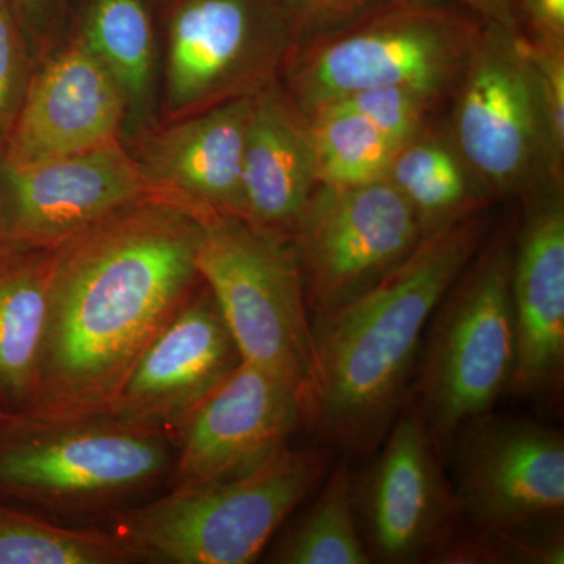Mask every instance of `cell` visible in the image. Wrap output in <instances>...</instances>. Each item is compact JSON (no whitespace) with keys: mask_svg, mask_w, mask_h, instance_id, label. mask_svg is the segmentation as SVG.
<instances>
[{"mask_svg":"<svg viewBox=\"0 0 564 564\" xmlns=\"http://www.w3.org/2000/svg\"><path fill=\"white\" fill-rule=\"evenodd\" d=\"M10 6V0H0V11Z\"/></svg>","mask_w":564,"mask_h":564,"instance_id":"cell-35","label":"cell"},{"mask_svg":"<svg viewBox=\"0 0 564 564\" xmlns=\"http://www.w3.org/2000/svg\"><path fill=\"white\" fill-rule=\"evenodd\" d=\"M165 31L163 122L258 95L296 47L280 0H172Z\"/></svg>","mask_w":564,"mask_h":564,"instance_id":"cell-8","label":"cell"},{"mask_svg":"<svg viewBox=\"0 0 564 564\" xmlns=\"http://www.w3.org/2000/svg\"><path fill=\"white\" fill-rule=\"evenodd\" d=\"M33 70V52L11 6L0 11V140L20 110Z\"/></svg>","mask_w":564,"mask_h":564,"instance_id":"cell-28","label":"cell"},{"mask_svg":"<svg viewBox=\"0 0 564 564\" xmlns=\"http://www.w3.org/2000/svg\"><path fill=\"white\" fill-rule=\"evenodd\" d=\"M514 9L527 39L564 46V0H514Z\"/></svg>","mask_w":564,"mask_h":564,"instance_id":"cell-30","label":"cell"},{"mask_svg":"<svg viewBox=\"0 0 564 564\" xmlns=\"http://www.w3.org/2000/svg\"><path fill=\"white\" fill-rule=\"evenodd\" d=\"M393 2L397 0H280L296 47L340 31Z\"/></svg>","mask_w":564,"mask_h":564,"instance_id":"cell-29","label":"cell"},{"mask_svg":"<svg viewBox=\"0 0 564 564\" xmlns=\"http://www.w3.org/2000/svg\"><path fill=\"white\" fill-rule=\"evenodd\" d=\"M492 226L486 209L430 234L369 292L313 315L317 384L307 425L323 441L350 454L383 443L410 395L434 310Z\"/></svg>","mask_w":564,"mask_h":564,"instance_id":"cell-2","label":"cell"},{"mask_svg":"<svg viewBox=\"0 0 564 564\" xmlns=\"http://www.w3.org/2000/svg\"><path fill=\"white\" fill-rule=\"evenodd\" d=\"M514 220L492 226L426 326L413 397L445 454L467 423L491 413L516 367L511 299Z\"/></svg>","mask_w":564,"mask_h":564,"instance_id":"cell-3","label":"cell"},{"mask_svg":"<svg viewBox=\"0 0 564 564\" xmlns=\"http://www.w3.org/2000/svg\"><path fill=\"white\" fill-rule=\"evenodd\" d=\"M564 185L544 182L522 196L516 221L511 299L516 367L510 391L540 399L564 373Z\"/></svg>","mask_w":564,"mask_h":564,"instance_id":"cell-16","label":"cell"},{"mask_svg":"<svg viewBox=\"0 0 564 564\" xmlns=\"http://www.w3.org/2000/svg\"><path fill=\"white\" fill-rule=\"evenodd\" d=\"M106 417L22 426L20 437H3L0 489L52 503L93 502L150 484L172 466L158 426Z\"/></svg>","mask_w":564,"mask_h":564,"instance_id":"cell-11","label":"cell"},{"mask_svg":"<svg viewBox=\"0 0 564 564\" xmlns=\"http://www.w3.org/2000/svg\"><path fill=\"white\" fill-rule=\"evenodd\" d=\"M443 456L410 393L386 433L383 451L359 491L355 488L372 562L433 560L458 534L463 516Z\"/></svg>","mask_w":564,"mask_h":564,"instance_id":"cell-12","label":"cell"},{"mask_svg":"<svg viewBox=\"0 0 564 564\" xmlns=\"http://www.w3.org/2000/svg\"><path fill=\"white\" fill-rule=\"evenodd\" d=\"M485 21L448 0H397L293 51L281 85L304 118L373 88L451 96Z\"/></svg>","mask_w":564,"mask_h":564,"instance_id":"cell-4","label":"cell"},{"mask_svg":"<svg viewBox=\"0 0 564 564\" xmlns=\"http://www.w3.org/2000/svg\"><path fill=\"white\" fill-rule=\"evenodd\" d=\"M203 218L147 196L54 248L39 388L22 425L102 417L144 348L191 299Z\"/></svg>","mask_w":564,"mask_h":564,"instance_id":"cell-1","label":"cell"},{"mask_svg":"<svg viewBox=\"0 0 564 564\" xmlns=\"http://www.w3.org/2000/svg\"><path fill=\"white\" fill-rule=\"evenodd\" d=\"M423 237L413 207L388 177L355 187L318 184L291 240L310 310L328 313L369 292Z\"/></svg>","mask_w":564,"mask_h":564,"instance_id":"cell-9","label":"cell"},{"mask_svg":"<svg viewBox=\"0 0 564 564\" xmlns=\"http://www.w3.org/2000/svg\"><path fill=\"white\" fill-rule=\"evenodd\" d=\"M196 267L242 361L299 389L310 417L317 384L313 317L291 245L239 218L209 215L203 218Z\"/></svg>","mask_w":564,"mask_h":564,"instance_id":"cell-6","label":"cell"},{"mask_svg":"<svg viewBox=\"0 0 564 564\" xmlns=\"http://www.w3.org/2000/svg\"><path fill=\"white\" fill-rule=\"evenodd\" d=\"M128 118L120 84L76 36L33 65L20 110L0 140V165L24 169L113 143Z\"/></svg>","mask_w":564,"mask_h":564,"instance_id":"cell-14","label":"cell"},{"mask_svg":"<svg viewBox=\"0 0 564 564\" xmlns=\"http://www.w3.org/2000/svg\"><path fill=\"white\" fill-rule=\"evenodd\" d=\"M329 467L328 448L284 447L232 477L174 489L129 514L121 536L139 558L154 562L251 563Z\"/></svg>","mask_w":564,"mask_h":564,"instance_id":"cell-5","label":"cell"},{"mask_svg":"<svg viewBox=\"0 0 564 564\" xmlns=\"http://www.w3.org/2000/svg\"><path fill=\"white\" fill-rule=\"evenodd\" d=\"M306 121L317 182L328 187H355L383 180L403 144L339 104L318 110Z\"/></svg>","mask_w":564,"mask_h":564,"instance_id":"cell-24","label":"cell"},{"mask_svg":"<svg viewBox=\"0 0 564 564\" xmlns=\"http://www.w3.org/2000/svg\"><path fill=\"white\" fill-rule=\"evenodd\" d=\"M13 242L54 250L121 207L151 196L135 158L121 141L52 161L0 165Z\"/></svg>","mask_w":564,"mask_h":564,"instance_id":"cell-15","label":"cell"},{"mask_svg":"<svg viewBox=\"0 0 564 564\" xmlns=\"http://www.w3.org/2000/svg\"><path fill=\"white\" fill-rule=\"evenodd\" d=\"M447 451L459 511L478 532H543L562 522L564 440L558 430L489 413L463 426Z\"/></svg>","mask_w":564,"mask_h":564,"instance_id":"cell-10","label":"cell"},{"mask_svg":"<svg viewBox=\"0 0 564 564\" xmlns=\"http://www.w3.org/2000/svg\"><path fill=\"white\" fill-rule=\"evenodd\" d=\"M252 98L163 122L140 140L132 155L152 195L181 204L199 218L225 215L242 220L245 133Z\"/></svg>","mask_w":564,"mask_h":564,"instance_id":"cell-18","label":"cell"},{"mask_svg":"<svg viewBox=\"0 0 564 564\" xmlns=\"http://www.w3.org/2000/svg\"><path fill=\"white\" fill-rule=\"evenodd\" d=\"M18 429V423L0 411V441Z\"/></svg>","mask_w":564,"mask_h":564,"instance_id":"cell-34","label":"cell"},{"mask_svg":"<svg viewBox=\"0 0 564 564\" xmlns=\"http://www.w3.org/2000/svg\"><path fill=\"white\" fill-rule=\"evenodd\" d=\"M76 36L120 84L129 115L143 113L155 68L150 0H87Z\"/></svg>","mask_w":564,"mask_h":564,"instance_id":"cell-22","label":"cell"},{"mask_svg":"<svg viewBox=\"0 0 564 564\" xmlns=\"http://www.w3.org/2000/svg\"><path fill=\"white\" fill-rule=\"evenodd\" d=\"M242 362L214 296L188 299L144 348L104 415L177 423Z\"/></svg>","mask_w":564,"mask_h":564,"instance_id":"cell-17","label":"cell"},{"mask_svg":"<svg viewBox=\"0 0 564 564\" xmlns=\"http://www.w3.org/2000/svg\"><path fill=\"white\" fill-rule=\"evenodd\" d=\"M135 558L121 534L68 529L0 507V564H120Z\"/></svg>","mask_w":564,"mask_h":564,"instance_id":"cell-25","label":"cell"},{"mask_svg":"<svg viewBox=\"0 0 564 564\" xmlns=\"http://www.w3.org/2000/svg\"><path fill=\"white\" fill-rule=\"evenodd\" d=\"M448 2L459 3L486 22H496L510 31H521L516 17L514 0H448Z\"/></svg>","mask_w":564,"mask_h":564,"instance_id":"cell-32","label":"cell"},{"mask_svg":"<svg viewBox=\"0 0 564 564\" xmlns=\"http://www.w3.org/2000/svg\"><path fill=\"white\" fill-rule=\"evenodd\" d=\"M54 250L0 261V411L24 422L39 388L51 315Z\"/></svg>","mask_w":564,"mask_h":564,"instance_id":"cell-20","label":"cell"},{"mask_svg":"<svg viewBox=\"0 0 564 564\" xmlns=\"http://www.w3.org/2000/svg\"><path fill=\"white\" fill-rule=\"evenodd\" d=\"M447 99L448 96L426 90V88L395 85V87L355 93L333 104H339L362 115L386 135L399 143H404L426 126L432 124L437 109Z\"/></svg>","mask_w":564,"mask_h":564,"instance_id":"cell-26","label":"cell"},{"mask_svg":"<svg viewBox=\"0 0 564 564\" xmlns=\"http://www.w3.org/2000/svg\"><path fill=\"white\" fill-rule=\"evenodd\" d=\"M317 499L274 551L284 564H369L358 527L355 485L345 463L329 467Z\"/></svg>","mask_w":564,"mask_h":564,"instance_id":"cell-23","label":"cell"},{"mask_svg":"<svg viewBox=\"0 0 564 564\" xmlns=\"http://www.w3.org/2000/svg\"><path fill=\"white\" fill-rule=\"evenodd\" d=\"M448 99V139L492 202L555 182L524 33L485 21Z\"/></svg>","mask_w":564,"mask_h":564,"instance_id":"cell-7","label":"cell"},{"mask_svg":"<svg viewBox=\"0 0 564 564\" xmlns=\"http://www.w3.org/2000/svg\"><path fill=\"white\" fill-rule=\"evenodd\" d=\"M525 47L540 91L552 180L564 184V46L525 36Z\"/></svg>","mask_w":564,"mask_h":564,"instance_id":"cell-27","label":"cell"},{"mask_svg":"<svg viewBox=\"0 0 564 564\" xmlns=\"http://www.w3.org/2000/svg\"><path fill=\"white\" fill-rule=\"evenodd\" d=\"M174 489L232 477L288 447L307 425L299 389L250 362H240L182 419Z\"/></svg>","mask_w":564,"mask_h":564,"instance_id":"cell-13","label":"cell"},{"mask_svg":"<svg viewBox=\"0 0 564 564\" xmlns=\"http://www.w3.org/2000/svg\"><path fill=\"white\" fill-rule=\"evenodd\" d=\"M310 124L281 82L252 98L245 133L242 221L291 245L296 223L317 187Z\"/></svg>","mask_w":564,"mask_h":564,"instance_id":"cell-19","label":"cell"},{"mask_svg":"<svg viewBox=\"0 0 564 564\" xmlns=\"http://www.w3.org/2000/svg\"><path fill=\"white\" fill-rule=\"evenodd\" d=\"M20 251L11 237L9 210H7L6 191H3L2 177H0V261L9 258L13 252Z\"/></svg>","mask_w":564,"mask_h":564,"instance_id":"cell-33","label":"cell"},{"mask_svg":"<svg viewBox=\"0 0 564 564\" xmlns=\"http://www.w3.org/2000/svg\"><path fill=\"white\" fill-rule=\"evenodd\" d=\"M386 177L413 207L425 237L494 203L467 169L447 131L433 122L397 150Z\"/></svg>","mask_w":564,"mask_h":564,"instance_id":"cell-21","label":"cell"},{"mask_svg":"<svg viewBox=\"0 0 564 564\" xmlns=\"http://www.w3.org/2000/svg\"><path fill=\"white\" fill-rule=\"evenodd\" d=\"M65 3L66 0H10L11 9L21 22L32 52L44 47L47 36L51 35V28L58 20Z\"/></svg>","mask_w":564,"mask_h":564,"instance_id":"cell-31","label":"cell"}]
</instances>
